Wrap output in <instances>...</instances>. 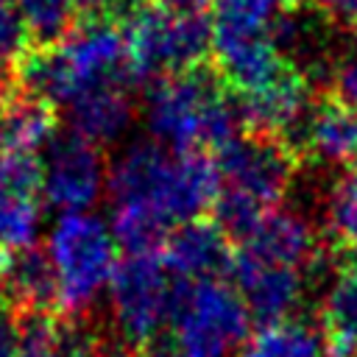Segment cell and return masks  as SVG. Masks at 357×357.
Returning a JSON list of instances; mask_svg holds the SVG:
<instances>
[{
  "label": "cell",
  "instance_id": "6da1fadb",
  "mask_svg": "<svg viewBox=\"0 0 357 357\" xmlns=\"http://www.w3.org/2000/svg\"><path fill=\"white\" fill-rule=\"evenodd\" d=\"M106 190L112 206L142 209L176 229L215 206L220 181L206 156L176 153L153 139H137L109 165Z\"/></svg>",
  "mask_w": 357,
  "mask_h": 357
},
{
  "label": "cell",
  "instance_id": "7a4b0ae2",
  "mask_svg": "<svg viewBox=\"0 0 357 357\" xmlns=\"http://www.w3.org/2000/svg\"><path fill=\"white\" fill-rule=\"evenodd\" d=\"M14 73L22 95L64 109L84 92L131 86L137 81L126 33L109 20H89L73 28L61 42L28 50L14 64Z\"/></svg>",
  "mask_w": 357,
  "mask_h": 357
},
{
  "label": "cell",
  "instance_id": "3957f363",
  "mask_svg": "<svg viewBox=\"0 0 357 357\" xmlns=\"http://www.w3.org/2000/svg\"><path fill=\"white\" fill-rule=\"evenodd\" d=\"M240 109L223 84L204 70L156 78L145 95V126L167 151L198 153L237 137Z\"/></svg>",
  "mask_w": 357,
  "mask_h": 357
},
{
  "label": "cell",
  "instance_id": "277c9868",
  "mask_svg": "<svg viewBox=\"0 0 357 357\" xmlns=\"http://www.w3.org/2000/svg\"><path fill=\"white\" fill-rule=\"evenodd\" d=\"M293 151L265 134H237L215 151L220 192L215 201V223L237 240L284 198L293 181Z\"/></svg>",
  "mask_w": 357,
  "mask_h": 357
},
{
  "label": "cell",
  "instance_id": "5b68a950",
  "mask_svg": "<svg viewBox=\"0 0 357 357\" xmlns=\"http://www.w3.org/2000/svg\"><path fill=\"white\" fill-rule=\"evenodd\" d=\"M47 259L56 276L59 307L67 315H84L109 293L117 271V243L109 223L92 212L59 215L47 234Z\"/></svg>",
  "mask_w": 357,
  "mask_h": 357
},
{
  "label": "cell",
  "instance_id": "8992f818",
  "mask_svg": "<svg viewBox=\"0 0 357 357\" xmlns=\"http://www.w3.org/2000/svg\"><path fill=\"white\" fill-rule=\"evenodd\" d=\"M184 282L156 254L126 257L109 284V310L123 343L134 351L153 349L167 335Z\"/></svg>",
  "mask_w": 357,
  "mask_h": 357
},
{
  "label": "cell",
  "instance_id": "52a82bcc",
  "mask_svg": "<svg viewBox=\"0 0 357 357\" xmlns=\"http://www.w3.org/2000/svg\"><path fill=\"white\" fill-rule=\"evenodd\" d=\"M248 310L234 287L220 279L181 287L170 329L165 335L167 357H229L248 337Z\"/></svg>",
  "mask_w": 357,
  "mask_h": 357
},
{
  "label": "cell",
  "instance_id": "ba28073f",
  "mask_svg": "<svg viewBox=\"0 0 357 357\" xmlns=\"http://www.w3.org/2000/svg\"><path fill=\"white\" fill-rule=\"evenodd\" d=\"M128 61L134 78H167L198 70L212 50V25L204 17L176 14L165 6H145L128 17Z\"/></svg>",
  "mask_w": 357,
  "mask_h": 357
},
{
  "label": "cell",
  "instance_id": "9c48e42d",
  "mask_svg": "<svg viewBox=\"0 0 357 357\" xmlns=\"http://www.w3.org/2000/svg\"><path fill=\"white\" fill-rule=\"evenodd\" d=\"M42 165V198L61 215L89 212L109 184V167L100 151L78 134H59Z\"/></svg>",
  "mask_w": 357,
  "mask_h": 357
},
{
  "label": "cell",
  "instance_id": "30bf717a",
  "mask_svg": "<svg viewBox=\"0 0 357 357\" xmlns=\"http://www.w3.org/2000/svg\"><path fill=\"white\" fill-rule=\"evenodd\" d=\"M42 223V165L31 153L0 156V251L36 243Z\"/></svg>",
  "mask_w": 357,
  "mask_h": 357
},
{
  "label": "cell",
  "instance_id": "8fae6325",
  "mask_svg": "<svg viewBox=\"0 0 357 357\" xmlns=\"http://www.w3.org/2000/svg\"><path fill=\"white\" fill-rule=\"evenodd\" d=\"M237 109H240V120L248 123L254 134L276 137L284 145H290L312 109L307 78L304 73L284 67L268 84L240 92Z\"/></svg>",
  "mask_w": 357,
  "mask_h": 357
},
{
  "label": "cell",
  "instance_id": "7c38bea8",
  "mask_svg": "<svg viewBox=\"0 0 357 357\" xmlns=\"http://www.w3.org/2000/svg\"><path fill=\"white\" fill-rule=\"evenodd\" d=\"M231 276L248 315H254L259 324L287 321L301 304L310 282L307 271L251 259L245 254H237L231 259Z\"/></svg>",
  "mask_w": 357,
  "mask_h": 357
},
{
  "label": "cell",
  "instance_id": "4fadbf2b",
  "mask_svg": "<svg viewBox=\"0 0 357 357\" xmlns=\"http://www.w3.org/2000/svg\"><path fill=\"white\" fill-rule=\"evenodd\" d=\"M237 254L310 273L315 259L321 257V248L315 229L304 215L290 209H271L251 226L248 234L240 237Z\"/></svg>",
  "mask_w": 357,
  "mask_h": 357
},
{
  "label": "cell",
  "instance_id": "5bb4252c",
  "mask_svg": "<svg viewBox=\"0 0 357 357\" xmlns=\"http://www.w3.org/2000/svg\"><path fill=\"white\" fill-rule=\"evenodd\" d=\"M165 265L184 284L218 279L220 271L231 268L226 231L201 218L176 226L165 240Z\"/></svg>",
  "mask_w": 357,
  "mask_h": 357
},
{
  "label": "cell",
  "instance_id": "9a60e30c",
  "mask_svg": "<svg viewBox=\"0 0 357 357\" xmlns=\"http://www.w3.org/2000/svg\"><path fill=\"white\" fill-rule=\"evenodd\" d=\"M287 148L321 165L354 162L357 159V109L343 103L340 98L315 103Z\"/></svg>",
  "mask_w": 357,
  "mask_h": 357
},
{
  "label": "cell",
  "instance_id": "2e32d148",
  "mask_svg": "<svg viewBox=\"0 0 357 357\" xmlns=\"http://www.w3.org/2000/svg\"><path fill=\"white\" fill-rule=\"evenodd\" d=\"M67 114H70L73 134L100 148L126 134L134 117V106H131L128 86H100L78 95L67 106Z\"/></svg>",
  "mask_w": 357,
  "mask_h": 357
},
{
  "label": "cell",
  "instance_id": "e0dca14e",
  "mask_svg": "<svg viewBox=\"0 0 357 357\" xmlns=\"http://www.w3.org/2000/svg\"><path fill=\"white\" fill-rule=\"evenodd\" d=\"M56 112L50 103L31 98V95H17L6 103L0 114V142L11 153H36L47 148L56 139Z\"/></svg>",
  "mask_w": 357,
  "mask_h": 357
},
{
  "label": "cell",
  "instance_id": "ac0fdd59",
  "mask_svg": "<svg viewBox=\"0 0 357 357\" xmlns=\"http://www.w3.org/2000/svg\"><path fill=\"white\" fill-rule=\"evenodd\" d=\"M6 296L22 310H50L59 304L50 259L36 245L6 254Z\"/></svg>",
  "mask_w": 357,
  "mask_h": 357
},
{
  "label": "cell",
  "instance_id": "d6986e66",
  "mask_svg": "<svg viewBox=\"0 0 357 357\" xmlns=\"http://www.w3.org/2000/svg\"><path fill=\"white\" fill-rule=\"evenodd\" d=\"M326 337L310 321L287 318L276 324H262L245 337L237 357H324Z\"/></svg>",
  "mask_w": 357,
  "mask_h": 357
},
{
  "label": "cell",
  "instance_id": "ffe728a7",
  "mask_svg": "<svg viewBox=\"0 0 357 357\" xmlns=\"http://www.w3.org/2000/svg\"><path fill=\"white\" fill-rule=\"evenodd\" d=\"M324 329L335 351H357V265L343 268L332 276L321 304Z\"/></svg>",
  "mask_w": 357,
  "mask_h": 357
},
{
  "label": "cell",
  "instance_id": "44dd1931",
  "mask_svg": "<svg viewBox=\"0 0 357 357\" xmlns=\"http://www.w3.org/2000/svg\"><path fill=\"white\" fill-rule=\"evenodd\" d=\"M293 14V0H218L212 28L251 36H273Z\"/></svg>",
  "mask_w": 357,
  "mask_h": 357
},
{
  "label": "cell",
  "instance_id": "7402d4cb",
  "mask_svg": "<svg viewBox=\"0 0 357 357\" xmlns=\"http://www.w3.org/2000/svg\"><path fill=\"white\" fill-rule=\"evenodd\" d=\"M25 28L42 45H56L73 31V0H14Z\"/></svg>",
  "mask_w": 357,
  "mask_h": 357
},
{
  "label": "cell",
  "instance_id": "603a6c76",
  "mask_svg": "<svg viewBox=\"0 0 357 357\" xmlns=\"http://www.w3.org/2000/svg\"><path fill=\"white\" fill-rule=\"evenodd\" d=\"M326 223L337 245L357 257V167L332 187L326 198Z\"/></svg>",
  "mask_w": 357,
  "mask_h": 357
},
{
  "label": "cell",
  "instance_id": "cb8c5ba5",
  "mask_svg": "<svg viewBox=\"0 0 357 357\" xmlns=\"http://www.w3.org/2000/svg\"><path fill=\"white\" fill-rule=\"evenodd\" d=\"M17 332L22 357H56L64 324H59L50 310H22L17 315Z\"/></svg>",
  "mask_w": 357,
  "mask_h": 357
},
{
  "label": "cell",
  "instance_id": "d4e9b609",
  "mask_svg": "<svg viewBox=\"0 0 357 357\" xmlns=\"http://www.w3.org/2000/svg\"><path fill=\"white\" fill-rule=\"evenodd\" d=\"M28 28L14 0H0V67L17 64L28 53Z\"/></svg>",
  "mask_w": 357,
  "mask_h": 357
},
{
  "label": "cell",
  "instance_id": "484cf974",
  "mask_svg": "<svg viewBox=\"0 0 357 357\" xmlns=\"http://www.w3.org/2000/svg\"><path fill=\"white\" fill-rule=\"evenodd\" d=\"M0 357H22L20 354L17 315H8L3 310H0Z\"/></svg>",
  "mask_w": 357,
  "mask_h": 357
},
{
  "label": "cell",
  "instance_id": "4316f807",
  "mask_svg": "<svg viewBox=\"0 0 357 357\" xmlns=\"http://www.w3.org/2000/svg\"><path fill=\"white\" fill-rule=\"evenodd\" d=\"M165 8L176 14H190V17H204L206 8H212L218 0H159Z\"/></svg>",
  "mask_w": 357,
  "mask_h": 357
},
{
  "label": "cell",
  "instance_id": "83f0119b",
  "mask_svg": "<svg viewBox=\"0 0 357 357\" xmlns=\"http://www.w3.org/2000/svg\"><path fill=\"white\" fill-rule=\"evenodd\" d=\"M73 8L75 11H84L92 20H103V14L120 8V0H73Z\"/></svg>",
  "mask_w": 357,
  "mask_h": 357
},
{
  "label": "cell",
  "instance_id": "f1b7e54d",
  "mask_svg": "<svg viewBox=\"0 0 357 357\" xmlns=\"http://www.w3.org/2000/svg\"><path fill=\"white\" fill-rule=\"evenodd\" d=\"M335 20H357V0H318Z\"/></svg>",
  "mask_w": 357,
  "mask_h": 357
},
{
  "label": "cell",
  "instance_id": "f546056e",
  "mask_svg": "<svg viewBox=\"0 0 357 357\" xmlns=\"http://www.w3.org/2000/svg\"><path fill=\"white\" fill-rule=\"evenodd\" d=\"M8 100H11V98H8V81H6V75L0 73V114H3V109H6Z\"/></svg>",
  "mask_w": 357,
  "mask_h": 357
},
{
  "label": "cell",
  "instance_id": "4dcf8cb0",
  "mask_svg": "<svg viewBox=\"0 0 357 357\" xmlns=\"http://www.w3.org/2000/svg\"><path fill=\"white\" fill-rule=\"evenodd\" d=\"M6 296V254L0 251V298Z\"/></svg>",
  "mask_w": 357,
  "mask_h": 357
}]
</instances>
